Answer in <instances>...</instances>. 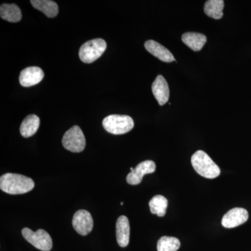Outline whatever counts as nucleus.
<instances>
[{"label":"nucleus","mask_w":251,"mask_h":251,"mask_svg":"<svg viewBox=\"0 0 251 251\" xmlns=\"http://www.w3.org/2000/svg\"><path fill=\"white\" fill-rule=\"evenodd\" d=\"M34 188V181L24 175L6 173L0 177V188L9 194H24L29 192Z\"/></svg>","instance_id":"nucleus-1"},{"label":"nucleus","mask_w":251,"mask_h":251,"mask_svg":"<svg viewBox=\"0 0 251 251\" xmlns=\"http://www.w3.org/2000/svg\"><path fill=\"white\" fill-rule=\"evenodd\" d=\"M191 163L196 173L203 177L214 179L221 174L219 167L207 153L202 150H198L193 153L191 157Z\"/></svg>","instance_id":"nucleus-2"},{"label":"nucleus","mask_w":251,"mask_h":251,"mask_svg":"<svg viewBox=\"0 0 251 251\" xmlns=\"http://www.w3.org/2000/svg\"><path fill=\"white\" fill-rule=\"evenodd\" d=\"M103 126L108 133L122 135L133 129L134 122L128 115H111L104 119Z\"/></svg>","instance_id":"nucleus-3"},{"label":"nucleus","mask_w":251,"mask_h":251,"mask_svg":"<svg viewBox=\"0 0 251 251\" xmlns=\"http://www.w3.org/2000/svg\"><path fill=\"white\" fill-rule=\"evenodd\" d=\"M106 48V42L102 39L87 41L81 46L79 57L82 62L91 64L101 57Z\"/></svg>","instance_id":"nucleus-4"},{"label":"nucleus","mask_w":251,"mask_h":251,"mask_svg":"<svg viewBox=\"0 0 251 251\" xmlns=\"http://www.w3.org/2000/svg\"><path fill=\"white\" fill-rule=\"evenodd\" d=\"M62 145L66 150L72 152L80 153L85 150V135L78 126H74L66 132L63 136Z\"/></svg>","instance_id":"nucleus-5"},{"label":"nucleus","mask_w":251,"mask_h":251,"mask_svg":"<svg viewBox=\"0 0 251 251\" xmlns=\"http://www.w3.org/2000/svg\"><path fill=\"white\" fill-rule=\"evenodd\" d=\"M23 237L36 249L42 251H50L52 248V240L50 234L44 229H39L33 232L25 227L22 229Z\"/></svg>","instance_id":"nucleus-6"},{"label":"nucleus","mask_w":251,"mask_h":251,"mask_svg":"<svg viewBox=\"0 0 251 251\" xmlns=\"http://www.w3.org/2000/svg\"><path fill=\"white\" fill-rule=\"evenodd\" d=\"M72 225L77 233L82 236H86L90 234L93 229V219L89 211L80 209L74 214Z\"/></svg>","instance_id":"nucleus-7"},{"label":"nucleus","mask_w":251,"mask_h":251,"mask_svg":"<svg viewBox=\"0 0 251 251\" xmlns=\"http://www.w3.org/2000/svg\"><path fill=\"white\" fill-rule=\"evenodd\" d=\"M249 219V213L243 208H234L227 211L223 217L221 224L226 228H234L245 224Z\"/></svg>","instance_id":"nucleus-8"},{"label":"nucleus","mask_w":251,"mask_h":251,"mask_svg":"<svg viewBox=\"0 0 251 251\" xmlns=\"http://www.w3.org/2000/svg\"><path fill=\"white\" fill-rule=\"evenodd\" d=\"M156 171V164L154 162L148 160L139 163L134 171L130 172L127 175L126 181L130 185H138L141 183L145 175L151 174Z\"/></svg>","instance_id":"nucleus-9"},{"label":"nucleus","mask_w":251,"mask_h":251,"mask_svg":"<svg viewBox=\"0 0 251 251\" xmlns=\"http://www.w3.org/2000/svg\"><path fill=\"white\" fill-rule=\"evenodd\" d=\"M44 73L41 68L30 67L23 69L20 74L19 81L23 87H29L37 85L42 81Z\"/></svg>","instance_id":"nucleus-10"},{"label":"nucleus","mask_w":251,"mask_h":251,"mask_svg":"<svg viewBox=\"0 0 251 251\" xmlns=\"http://www.w3.org/2000/svg\"><path fill=\"white\" fill-rule=\"evenodd\" d=\"M152 93L160 105H165L169 100V86L166 79L161 75H158L152 84Z\"/></svg>","instance_id":"nucleus-11"},{"label":"nucleus","mask_w":251,"mask_h":251,"mask_svg":"<svg viewBox=\"0 0 251 251\" xmlns=\"http://www.w3.org/2000/svg\"><path fill=\"white\" fill-rule=\"evenodd\" d=\"M145 47L150 53L163 62L170 63L175 60L174 56L171 53V51L156 41L153 40L146 41Z\"/></svg>","instance_id":"nucleus-12"},{"label":"nucleus","mask_w":251,"mask_h":251,"mask_svg":"<svg viewBox=\"0 0 251 251\" xmlns=\"http://www.w3.org/2000/svg\"><path fill=\"white\" fill-rule=\"evenodd\" d=\"M117 242L120 247L125 248L129 244L130 224L128 218L120 216L116 224Z\"/></svg>","instance_id":"nucleus-13"},{"label":"nucleus","mask_w":251,"mask_h":251,"mask_svg":"<svg viewBox=\"0 0 251 251\" xmlns=\"http://www.w3.org/2000/svg\"><path fill=\"white\" fill-rule=\"evenodd\" d=\"M181 40L193 51L201 50L206 42V37L201 33L187 32L181 36Z\"/></svg>","instance_id":"nucleus-14"},{"label":"nucleus","mask_w":251,"mask_h":251,"mask_svg":"<svg viewBox=\"0 0 251 251\" xmlns=\"http://www.w3.org/2000/svg\"><path fill=\"white\" fill-rule=\"evenodd\" d=\"M40 125V119L36 115H28L21 124L20 132L24 138H29L36 133Z\"/></svg>","instance_id":"nucleus-15"},{"label":"nucleus","mask_w":251,"mask_h":251,"mask_svg":"<svg viewBox=\"0 0 251 251\" xmlns=\"http://www.w3.org/2000/svg\"><path fill=\"white\" fill-rule=\"evenodd\" d=\"M0 16L5 21L11 23H18L21 21L22 14L17 5L3 4L0 6Z\"/></svg>","instance_id":"nucleus-16"},{"label":"nucleus","mask_w":251,"mask_h":251,"mask_svg":"<svg viewBox=\"0 0 251 251\" xmlns=\"http://www.w3.org/2000/svg\"><path fill=\"white\" fill-rule=\"evenodd\" d=\"M30 3L36 9L44 13L47 17L54 18L58 14L57 3L50 0H31Z\"/></svg>","instance_id":"nucleus-17"},{"label":"nucleus","mask_w":251,"mask_h":251,"mask_svg":"<svg viewBox=\"0 0 251 251\" xmlns=\"http://www.w3.org/2000/svg\"><path fill=\"white\" fill-rule=\"evenodd\" d=\"M224 1L223 0H209L204 6L206 16L215 20H219L224 16Z\"/></svg>","instance_id":"nucleus-18"},{"label":"nucleus","mask_w":251,"mask_h":251,"mask_svg":"<svg viewBox=\"0 0 251 251\" xmlns=\"http://www.w3.org/2000/svg\"><path fill=\"white\" fill-rule=\"evenodd\" d=\"M168 204V200L164 196L160 195L151 198L149 202L151 214H156L159 217H163L166 215Z\"/></svg>","instance_id":"nucleus-19"},{"label":"nucleus","mask_w":251,"mask_h":251,"mask_svg":"<svg viewBox=\"0 0 251 251\" xmlns=\"http://www.w3.org/2000/svg\"><path fill=\"white\" fill-rule=\"evenodd\" d=\"M180 242L177 238L173 237H162L157 243L158 251H177L179 249Z\"/></svg>","instance_id":"nucleus-20"},{"label":"nucleus","mask_w":251,"mask_h":251,"mask_svg":"<svg viewBox=\"0 0 251 251\" xmlns=\"http://www.w3.org/2000/svg\"><path fill=\"white\" fill-rule=\"evenodd\" d=\"M123 204H124V202H122L121 203V205L122 206V205H123Z\"/></svg>","instance_id":"nucleus-21"}]
</instances>
